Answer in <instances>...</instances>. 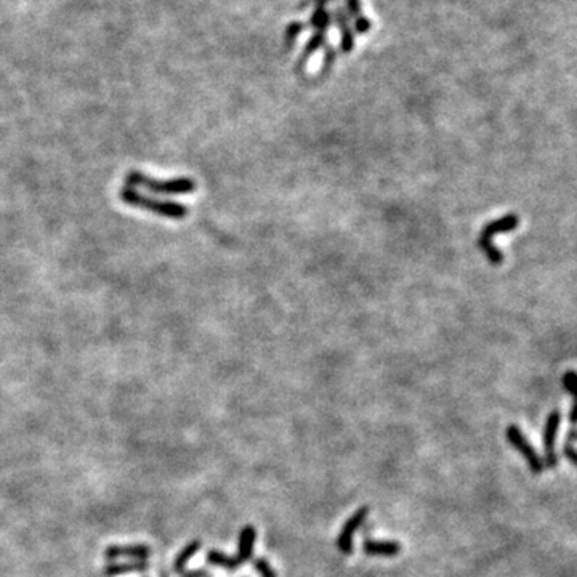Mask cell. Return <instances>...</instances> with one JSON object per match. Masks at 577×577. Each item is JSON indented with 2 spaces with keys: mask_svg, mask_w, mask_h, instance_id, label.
<instances>
[{
  "mask_svg": "<svg viewBox=\"0 0 577 577\" xmlns=\"http://www.w3.org/2000/svg\"><path fill=\"white\" fill-rule=\"evenodd\" d=\"M148 561L146 560H138L134 563H110L103 567V574L105 577H116L121 574H127V572H145L148 571Z\"/></svg>",
  "mask_w": 577,
  "mask_h": 577,
  "instance_id": "10",
  "label": "cell"
},
{
  "mask_svg": "<svg viewBox=\"0 0 577 577\" xmlns=\"http://www.w3.org/2000/svg\"><path fill=\"white\" fill-rule=\"evenodd\" d=\"M519 225V219L517 214H508L502 217V219H498L494 221H491V223L484 225L483 231H481L480 238L481 241H491L493 243V238L498 234H505V233H510V231H513L517 226Z\"/></svg>",
  "mask_w": 577,
  "mask_h": 577,
  "instance_id": "6",
  "label": "cell"
},
{
  "mask_svg": "<svg viewBox=\"0 0 577 577\" xmlns=\"http://www.w3.org/2000/svg\"><path fill=\"white\" fill-rule=\"evenodd\" d=\"M363 550L367 556H396L401 552V543L393 541H372L366 539Z\"/></svg>",
  "mask_w": 577,
  "mask_h": 577,
  "instance_id": "8",
  "label": "cell"
},
{
  "mask_svg": "<svg viewBox=\"0 0 577 577\" xmlns=\"http://www.w3.org/2000/svg\"><path fill=\"white\" fill-rule=\"evenodd\" d=\"M125 186L143 188L146 191L159 196H182L196 191V182L193 178L180 177L172 180H158L148 175L132 170L125 177Z\"/></svg>",
  "mask_w": 577,
  "mask_h": 577,
  "instance_id": "1",
  "label": "cell"
},
{
  "mask_svg": "<svg viewBox=\"0 0 577 577\" xmlns=\"http://www.w3.org/2000/svg\"><path fill=\"white\" fill-rule=\"evenodd\" d=\"M505 437H507V441L524 457V461H526L529 465V470H531L534 475H541L543 470L542 458L539 457L537 451L534 449L532 444L528 441V438L524 437L521 430H519L517 425H508Z\"/></svg>",
  "mask_w": 577,
  "mask_h": 577,
  "instance_id": "3",
  "label": "cell"
},
{
  "mask_svg": "<svg viewBox=\"0 0 577 577\" xmlns=\"http://www.w3.org/2000/svg\"><path fill=\"white\" fill-rule=\"evenodd\" d=\"M178 577H212V574L209 571L196 569V571H183L182 574H178Z\"/></svg>",
  "mask_w": 577,
  "mask_h": 577,
  "instance_id": "16",
  "label": "cell"
},
{
  "mask_svg": "<svg viewBox=\"0 0 577 577\" xmlns=\"http://www.w3.org/2000/svg\"><path fill=\"white\" fill-rule=\"evenodd\" d=\"M563 386L569 391L572 396V408H571V423L577 425V372L576 371H567L563 376Z\"/></svg>",
  "mask_w": 577,
  "mask_h": 577,
  "instance_id": "13",
  "label": "cell"
},
{
  "mask_svg": "<svg viewBox=\"0 0 577 577\" xmlns=\"http://www.w3.org/2000/svg\"><path fill=\"white\" fill-rule=\"evenodd\" d=\"M119 196L122 202H125L127 206L153 212V214L165 217V219L183 220L184 217L188 215V209L183 204H178V202H173V201H162V199H156V197H148V196L141 195L138 189L130 188V186L122 188Z\"/></svg>",
  "mask_w": 577,
  "mask_h": 577,
  "instance_id": "2",
  "label": "cell"
},
{
  "mask_svg": "<svg viewBox=\"0 0 577 577\" xmlns=\"http://www.w3.org/2000/svg\"><path fill=\"white\" fill-rule=\"evenodd\" d=\"M255 539H257V529H255L252 524H247L241 529L239 532V542H238V560L241 565L247 563L254 555V543Z\"/></svg>",
  "mask_w": 577,
  "mask_h": 577,
  "instance_id": "9",
  "label": "cell"
},
{
  "mask_svg": "<svg viewBox=\"0 0 577 577\" xmlns=\"http://www.w3.org/2000/svg\"><path fill=\"white\" fill-rule=\"evenodd\" d=\"M151 555V548L143 543L135 545H110L105 550L106 560H117V558H135V560H146Z\"/></svg>",
  "mask_w": 577,
  "mask_h": 577,
  "instance_id": "7",
  "label": "cell"
},
{
  "mask_svg": "<svg viewBox=\"0 0 577 577\" xmlns=\"http://www.w3.org/2000/svg\"><path fill=\"white\" fill-rule=\"evenodd\" d=\"M254 567L262 574V577H276V572L273 571L271 565L267 560H263V558H257L254 561Z\"/></svg>",
  "mask_w": 577,
  "mask_h": 577,
  "instance_id": "14",
  "label": "cell"
},
{
  "mask_svg": "<svg viewBox=\"0 0 577 577\" xmlns=\"http://www.w3.org/2000/svg\"><path fill=\"white\" fill-rule=\"evenodd\" d=\"M563 454H565V457L572 463V465L577 467V449L576 447H572L571 444H566L565 449H563Z\"/></svg>",
  "mask_w": 577,
  "mask_h": 577,
  "instance_id": "15",
  "label": "cell"
},
{
  "mask_svg": "<svg viewBox=\"0 0 577 577\" xmlns=\"http://www.w3.org/2000/svg\"><path fill=\"white\" fill-rule=\"evenodd\" d=\"M160 577H169V574H165V572H162V576H160Z\"/></svg>",
  "mask_w": 577,
  "mask_h": 577,
  "instance_id": "18",
  "label": "cell"
},
{
  "mask_svg": "<svg viewBox=\"0 0 577 577\" xmlns=\"http://www.w3.org/2000/svg\"><path fill=\"white\" fill-rule=\"evenodd\" d=\"M207 563L212 566H217V567H223V569L233 572L241 567V561L238 560V556H230L226 555V553L220 552V550H215V548H212V550L207 552Z\"/></svg>",
  "mask_w": 577,
  "mask_h": 577,
  "instance_id": "11",
  "label": "cell"
},
{
  "mask_svg": "<svg viewBox=\"0 0 577 577\" xmlns=\"http://www.w3.org/2000/svg\"><path fill=\"white\" fill-rule=\"evenodd\" d=\"M569 439H576V441H577V432H571L569 433Z\"/></svg>",
  "mask_w": 577,
  "mask_h": 577,
  "instance_id": "17",
  "label": "cell"
},
{
  "mask_svg": "<svg viewBox=\"0 0 577 577\" xmlns=\"http://www.w3.org/2000/svg\"><path fill=\"white\" fill-rule=\"evenodd\" d=\"M199 548H201V541H197V539H196V541L189 542L188 545L183 548V550H180V553L173 561V572H175V574H177V576L182 574V572L184 571V566H186L188 561L196 555Z\"/></svg>",
  "mask_w": 577,
  "mask_h": 577,
  "instance_id": "12",
  "label": "cell"
},
{
  "mask_svg": "<svg viewBox=\"0 0 577 577\" xmlns=\"http://www.w3.org/2000/svg\"><path fill=\"white\" fill-rule=\"evenodd\" d=\"M560 423H561V414L560 410H552L550 414H548L547 417V422H545V428H543V447H545V465L547 467H556V452H555V446H556V434H558V430H560Z\"/></svg>",
  "mask_w": 577,
  "mask_h": 577,
  "instance_id": "5",
  "label": "cell"
},
{
  "mask_svg": "<svg viewBox=\"0 0 577 577\" xmlns=\"http://www.w3.org/2000/svg\"><path fill=\"white\" fill-rule=\"evenodd\" d=\"M367 515H369V507H361V508H358L356 512H354L352 517L347 519V521H345L342 531H340L339 539H337V548L340 553H343V555H352L353 536H354V532H356V529H359V526L366 521Z\"/></svg>",
  "mask_w": 577,
  "mask_h": 577,
  "instance_id": "4",
  "label": "cell"
}]
</instances>
